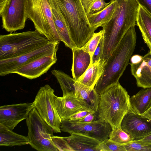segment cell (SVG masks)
Listing matches in <instances>:
<instances>
[{"label":"cell","instance_id":"cell-1","mask_svg":"<svg viewBox=\"0 0 151 151\" xmlns=\"http://www.w3.org/2000/svg\"><path fill=\"white\" fill-rule=\"evenodd\" d=\"M114 12L110 20L103 25V44L100 59L106 60L128 30L135 26L139 4L135 0H115Z\"/></svg>","mask_w":151,"mask_h":151},{"label":"cell","instance_id":"cell-2","mask_svg":"<svg viewBox=\"0 0 151 151\" xmlns=\"http://www.w3.org/2000/svg\"><path fill=\"white\" fill-rule=\"evenodd\" d=\"M135 26L128 30L107 60L104 73L94 87L99 95L119 82L127 66L136 45L137 35Z\"/></svg>","mask_w":151,"mask_h":151},{"label":"cell","instance_id":"cell-3","mask_svg":"<svg viewBox=\"0 0 151 151\" xmlns=\"http://www.w3.org/2000/svg\"><path fill=\"white\" fill-rule=\"evenodd\" d=\"M66 22L76 47H83L92 37L95 29L90 25L81 0H54Z\"/></svg>","mask_w":151,"mask_h":151},{"label":"cell","instance_id":"cell-4","mask_svg":"<svg viewBox=\"0 0 151 151\" xmlns=\"http://www.w3.org/2000/svg\"><path fill=\"white\" fill-rule=\"evenodd\" d=\"M98 113L99 119L111 126L121 127L122 121L130 109V96L119 82L99 95Z\"/></svg>","mask_w":151,"mask_h":151},{"label":"cell","instance_id":"cell-5","mask_svg":"<svg viewBox=\"0 0 151 151\" xmlns=\"http://www.w3.org/2000/svg\"><path fill=\"white\" fill-rule=\"evenodd\" d=\"M49 41L36 30L0 36V60L13 58L46 45Z\"/></svg>","mask_w":151,"mask_h":151},{"label":"cell","instance_id":"cell-6","mask_svg":"<svg viewBox=\"0 0 151 151\" xmlns=\"http://www.w3.org/2000/svg\"><path fill=\"white\" fill-rule=\"evenodd\" d=\"M27 19L33 22L35 30L50 42H60L51 6L47 0H26Z\"/></svg>","mask_w":151,"mask_h":151},{"label":"cell","instance_id":"cell-7","mask_svg":"<svg viewBox=\"0 0 151 151\" xmlns=\"http://www.w3.org/2000/svg\"><path fill=\"white\" fill-rule=\"evenodd\" d=\"M26 123L29 145L38 151H58L52 137L53 129L40 116L34 107L29 112Z\"/></svg>","mask_w":151,"mask_h":151},{"label":"cell","instance_id":"cell-8","mask_svg":"<svg viewBox=\"0 0 151 151\" xmlns=\"http://www.w3.org/2000/svg\"><path fill=\"white\" fill-rule=\"evenodd\" d=\"M54 90L48 84L40 87L33 102L39 114L54 133H60L62 119L54 104Z\"/></svg>","mask_w":151,"mask_h":151},{"label":"cell","instance_id":"cell-9","mask_svg":"<svg viewBox=\"0 0 151 151\" xmlns=\"http://www.w3.org/2000/svg\"><path fill=\"white\" fill-rule=\"evenodd\" d=\"M60 130L70 134H79L90 137L101 143L109 139L112 128L109 124L101 119L88 123L62 119Z\"/></svg>","mask_w":151,"mask_h":151},{"label":"cell","instance_id":"cell-10","mask_svg":"<svg viewBox=\"0 0 151 151\" xmlns=\"http://www.w3.org/2000/svg\"><path fill=\"white\" fill-rule=\"evenodd\" d=\"M60 42H49L46 45L30 52L13 58L0 60V76L13 73L18 68L44 56L58 50Z\"/></svg>","mask_w":151,"mask_h":151},{"label":"cell","instance_id":"cell-11","mask_svg":"<svg viewBox=\"0 0 151 151\" xmlns=\"http://www.w3.org/2000/svg\"><path fill=\"white\" fill-rule=\"evenodd\" d=\"M2 28L8 32L24 29L27 19L26 0H9L2 14Z\"/></svg>","mask_w":151,"mask_h":151},{"label":"cell","instance_id":"cell-12","mask_svg":"<svg viewBox=\"0 0 151 151\" xmlns=\"http://www.w3.org/2000/svg\"><path fill=\"white\" fill-rule=\"evenodd\" d=\"M121 127L132 141L138 140L151 133V120L136 113L130 108L123 117Z\"/></svg>","mask_w":151,"mask_h":151},{"label":"cell","instance_id":"cell-13","mask_svg":"<svg viewBox=\"0 0 151 151\" xmlns=\"http://www.w3.org/2000/svg\"><path fill=\"white\" fill-rule=\"evenodd\" d=\"M34 107L33 102L1 106L0 124L13 130L19 123L27 118Z\"/></svg>","mask_w":151,"mask_h":151},{"label":"cell","instance_id":"cell-14","mask_svg":"<svg viewBox=\"0 0 151 151\" xmlns=\"http://www.w3.org/2000/svg\"><path fill=\"white\" fill-rule=\"evenodd\" d=\"M131 71L138 87L151 88V51L144 56L136 55L130 58Z\"/></svg>","mask_w":151,"mask_h":151},{"label":"cell","instance_id":"cell-15","mask_svg":"<svg viewBox=\"0 0 151 151\" xmlns=\"http://www.w3.org/2000/svg\"><path fill=\"white\" fill-rule=\"evenodd\" d=\"M54 104L62 119H66L79 111H94L84 100L75 95L54 96Z\"/></svg>","mask_w":151,"mask_h":151},{"label":"cell","instance_id":"cell-16","mask_svg":"<svg viewBox=\"0 0 151 151\" xmlns=\"http://www.w3.org/2000/svg\"><path fill=\"white\" fill-rule=\"evenodd\" d=\"M57 51L35 60L18 68L14 73L31 80L39 77L56 63Z\"/></svg>","mask_w":151,"mask_h":151},{"label":"cell","instance_id":"cell-17","mask_svg":"<svg viewBox=\"0 0 151 151\" xmlns=\"http://www.w3.org/2000/svg\"><path fill=\"white\" fill-rule=\"evenodd\" d=\"M52 13L53 19L60 41L71 49L76 47L72 42L65 19L54 0H47Z\"/></svg>","mask_w":151,"mask_h":151},{"label":"cell","instance_id":"cell-18","mask_svg":"<svg viewBox=\"0 0 151 151\" xmlns=\"http://www.w3.org/2000/svg\"><path fill=\"white\" fill-rule=\"evenodd\" d=\"M64 138L73 151H99L98 147L101 142L93 138L77 134Z\"/></svg>","mask_w":151,"mask_h":151},{"label":"cell","instance_id":"cell-19","mask_svg":"<svg viewBox=\"0 0 151 151\" xmlns=\"http://www.w3.org/2000/svg\"><path fill=\"white\" fill-rule=\"evenodd\" d=\"M106 60L100 59L88 68L78 79L77 82L91 88H94L98 81L102 75Z\"/></svg>","mask_w":151,"mask_h":151},{"label":"cell","instance_id":"cell-20","mask_svg":"<svg viewBox=\"0 0 151 151\" xmlns=\"http://www.w3.org/2000/svg\"><path fill=\"white\" fill-rule=\"evenodd\" d=\"M73 52V64L71 71L73 78L77 80L85 72L91 61L89 54L81 48L75 47Z\"/></svg>","mask_w":151,"mask_h":151},{"label":"cell","instance_id":"cell-21","mask_svg":"<svg viewBox=\"0 0 151 151\" xmlns=\"http://www.w3.org/2000/svg\"><path fill=\"white\" fill-rule=\"evenodd\" d=\"M136 23L145 42L151 51V14L139 5Z\"/></svg>","mask_w":151,"mask_h":151},{"label":"cell","instance_id":"cell-22","mask_svg":"<svg viewBox=\"0 0 151 151\" xmlns=\"http://www.w3.org/2000/svg\"><path fill=\"white\" fill-rule=\"evenodd\" d=\"M129 100L131 108L142 115L151 106V88L140 90L130 98Z\"/></svg>","mask_w":151,"mask_h":151},{"label":"cell","instance_id":"cell-23","mask_svg":"<svg viewBox=\"0 0 151 151\" xmlns=\"http://www.w3.org/2000/svg\"><path fill=\"white\" fill-rule=\"evenodd\" d=\"M27 136L16 133L0 124V146H21L29 144Z\"/></svg>","mask_w":151,"mask_h":151},{"label":"cell","instance_id":"cell-24","mask_svg":"<svg viewBox=\"0 0 151 151\" xmlns=\"http://www.w3.org/2000/svg\"><path fill=\"white\" fill-rule=\"evenodd\" d=\"M75 86V96L84 100L94 111L98 112L99 96L94 88H91L76 81Z\"/></svg>","mask_w":151,"mask_h":151},{"label":"cell","instance_id":"cell-25","mask_svg":"<svg viewBox=\"0 0 151 151\" xmlns=\"http://www.w3.org/2000/svg\"><path fill=\"white\" fill-rule=\"evenodd\" d=\"M107 6L100 12L92 15H87L91 26L96 30L97 28L108 22L111 18L115 8V0H111Z\"/></svg>","mask_w":151,"mask_h":151},{"label":"cell","instance_id":"cell-26","mask_svg":"<svg viewBox=\"0 0 151 151\" xmlns=\"http://www.w3.org/2000/svg\"><path fill=\"white\" fill-rule=\"evenodd\" d=\"M59 83L63 96L75 95V83L76 80L63 72L54 69L51 71Z\"/></svg>","mask_w":151,"mask_h":151},{"label":"cell","instance_id":"cell-27","mask_svg":"<svg viewBox=\"0 0 151 151\" xmlns=\"http://www.w3.org/2000/svg\"><path fill=\"white\" fill-rule=\"evenodd\" d=\"M109 139L117 143L123 145L133 141L130 136L124 131L121 127L112 130L109 135Z\"/></svg>","mask_w":151,"mask_h":151},{"label":"cell","instance_id":"cell-28","mask_svg":"<svg viewBox=\"0 0 151 151\" xmlns=\"http://www.w3.org/2000/svg\"><path fill=\"white\" fill-rule=\"evenodd\" d=\"M103 34L104 31L102 29L98 32L94 33L91 38L82 48L84 51L89 54L91 60L95 50L103 37Z\"/></svg>","mask_w":151,"mask_h":151},{"label":"cell","instance_id":"cell-29","mask_svg":"<svg viewBox=\"0 0 151 151\" xmlns=\"http://www.w3.org/2000/svg\"><path fill=\"white\" fill-rule=\"evenodd\" d=\"M110 2L106 3L104 0H94L85 10L86 15H92L100 12L105 8Z\"/></svg>","mask_w":151,"mask_h":151},{"label":"cell","instance_id":"cell-30","mask_svg":"<svg viewBox=\"0 0 151 151\" xmlns=\"http://www.w3.org/2000/svg\"><path fill=\"white\" fill-rule=\"evenodd\" d=\"M99 151H126L124 145H121L109 139L100 143Z\"/></svg>","mask_w":151,"mask_h":151},{"label":"cell","instance_id":"cell-31","mask_svg":"<svg viewBox=\"0 0 151 151\" xmlns=\"http://www.w3.org/2000/svg\"><path fill=\"white\" fill-rule=\"evenodd\" d=\"M126 151H151V145L136 141L124 145Z\"/></svg>","mask_w":151,"mask_h":151},{"label":"cell","instance_id":"cell-32","mask_svg":"<svg viewBox=\"0 0 151 151\" xmlns=\"http://www.w3.org/2000/svg\"><path fill=\"white\" fill-rule=\"evenodd\" d=\"M52 138L58 151H73L64 137L53 135Z\"/></svg>","mask_w":151,"mask_h":151},{"label":"cell","instance_id":"cell-33","mask_svg":"<svg viewBox=\"0 0 151 151\" xmlns=\"http://www.w3.org/2000/svg\"><path fill=\"white\" fill-rule=\"evenodd\" d=\"M103 44V37L96 48L93 55L90 64H93L98 62L100 59Z\"/></svg>","mask_w":151,"mask_h":151},{"label":"cell","instance_id":"cell-34","mask_svg":"<svg viewBox=\"0 0 151 151\" xmlns=\"http://www.w3.org/2000/svg\"><path fill=\"white\" fill-rule=\"evenodd\" d=\"M99 119L98 112H92L82 119L73 121L82 123H88L95 121Z\"/></svg>","mask_w":151,"mask_h":151},{"label":"cell","instance_id":"cell-35","mask_svg":"<svg viewBox=\"0 0 151 151\" xmlns=\"http://www.w3.org/2000/svg\"><path fill=\"white\" fill-rule=\"evenodd\" d=\"M92 112H93L87 110L81 111L73 115L66 119L72 121L77 120L84 117L89 114Z\"/></svg>","mask_w":151,"mask_h":151},{"label":"cell","instance_id":"cell-36","mask_svg":"<svg viewBox=\"0 0 151 151\" xmlns=\"http://www.w3.org/2000/svg\"><path fill=\"white\" fill-rule=\"evenodd\" d=\"M139 5L144 7L151 14V0H135Z\"/></svg>","mask_w":151,"mask_h":151},{"label":"cell","instance_id":"cell-37","mask_svg":"<svg viewBox=\"0 0 151 151\" xmlns=\"http://www.w3.org/2000/svg\"><path fill=\"white\" fill-rule=\"evenodd\" d=\"M136 141L142 143L151 145V133L141 139Z\"/></svg>","mask_w":151,"mask_h":151},{"label":"cell","instance_id":"cell-38","mask_svg":"<svg viewBox=\"0 0 151 151\" xmlns=\"http://www.w3.org/2000/svg\"><path fill=\"white\" fill-rule=\"evenodd\" d=\"M9 0H0V15L2 13Z\"/></svg>","mask_w":151,"mask_h":151},{"label":"cell","instance_id":"cell-39","mask_svg":"<svg viewBox=\"0 0 151 151\" xmlns=\"http://www.w3.org/2000/svg\"><path fill=\"white\" fill-rule=\"evenodd\" d=\"M83 7L85 10L88 6L95 0H81Z\"/></svg>","mask_w":151,"mask_h":151},{"label":"cell","instance_id":"cell-40","mask_svg":"<svg viewBox=\"0 0 151 151\" xmlns=\"http://www.w3.org/2000/svg\"><path fill=\"white\" fill-rule=\"evenodd\" d=\"M142 115L151 120V106Z\"/></svg>","mask_w":151,"mask_h":151}]
</instances>
